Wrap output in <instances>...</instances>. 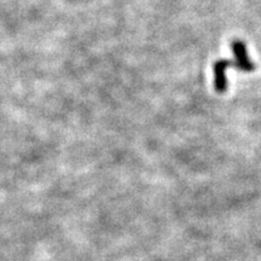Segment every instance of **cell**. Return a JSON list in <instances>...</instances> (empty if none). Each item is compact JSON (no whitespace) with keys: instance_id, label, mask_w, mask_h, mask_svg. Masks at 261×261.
Listing matches in <instances>:
<instances>
[{"instance_id":"6da1fadb","label":"cell","mask_w":261,"mask_h":261,"mask_svg":"<svg viewBox=\"0 0 261 261\" xmlns=\"http://www.w3.org/2000/svg\"><path fill=\"white\" fill-rule=\"evenodd\" d=\"M232 52L235 56V65L237 69L249 73V71L254 70L253 62L249 60V56L247 52V46L241 40H234L231 44Z\"/></svg>"},{"instance_id":"7a4b0ae2","label":"cell","mask_w":261,"mask_h":261,"mask_svg":"<svg viewBox=\"0 0 261 261\" xmlns=\"http://www.w3.org/2000/svg\"><path fill=\"white\" fill-rule=\"evenodd\" d=\"M231 65L228 60H219L213 65L214 70V89L218 93H224L228 89V79H226V70Z\"/></svg>"}]
</instances>
